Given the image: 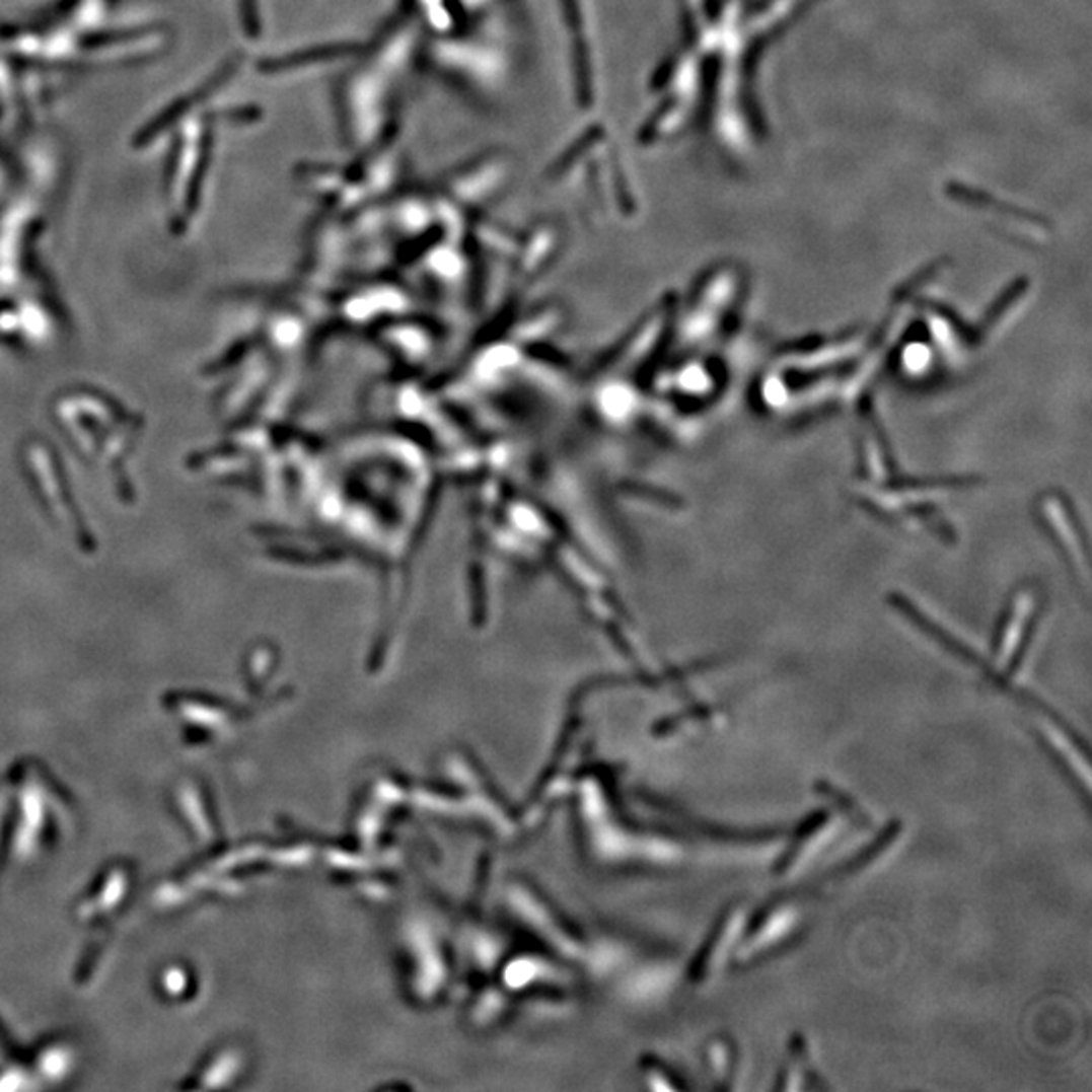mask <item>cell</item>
<instances>
[{"instance_id":"obj_1","label":"cell","mask_w":1092,"mask_h":1092,"mask_svg":"<svg viewBox=\"0 0 1092 1092\" xmlns=\"http://www.w3.org/2000/svg\"><path fill=\"white\" fill-rule=\"evenodd\" d=\"M813 2L817 0H695L690 49L682 61L686 87L674 128L699 124L728 152L740 156L754 150L767 136L756 97L758 67L775 39Z\"/></svg>"},{"instance_id":"obj_2","label":"cell","mask_w":1092,"mask_h":1092,"mask_svg":"<svg viewBox=\"0 0 1092 1092\" xmlns=\"http://www.w3.org/2000/svg\"><path fill=\"white\" fill-rule=\"evenodd\" d=\"M715 1069H717V1075H721V1079H725L728 1069V1054L727 1046H723V1042H721V1050L715 1057Z\"/></svg>"}]
</instances>
